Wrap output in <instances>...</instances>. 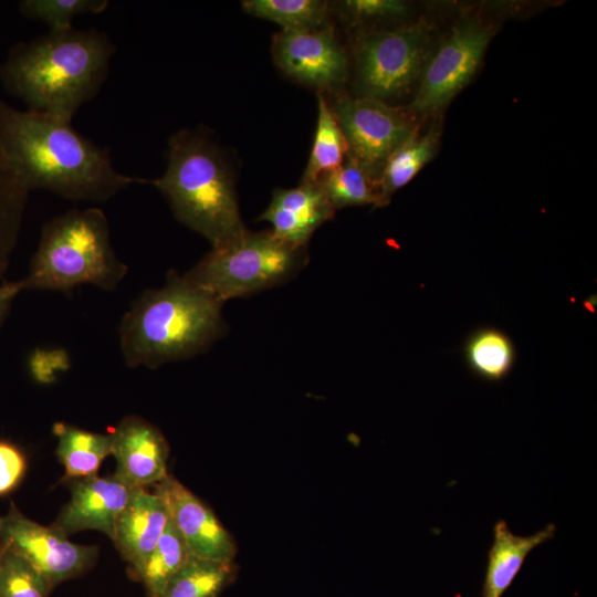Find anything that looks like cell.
Wrapping results in <instances>:
<instances>
[{"label":"cell","instance_id":"obj_10","mask_svg":"<svg viewBox=\"0 0 597 597\" xmlns=\"http://www.w3.org/2000/svg\"><path fill=\"white\" fill-rule=\"evenodd\" d=\"M0 544L23 556L53 587L93 564L97 548L72 543L59 527L41 525L11 503L0 520Z\"/></svg>","mask_w":597,"mask_h":597},{"label":"cell","instance_id":"obj_9","mask_svg":"<svg viewBox=\"0 0 597 597\" xmlns=\"http://www.w3.org/2000/svg\"><path fill=\"white\" fill-rule=\"evenodd\" d=\"M492 34L489 25L475 19L458 23L427 61L411 109L430 113L448 104L478 70Z\"/></svg>","mask_w":597,"mask_h":597},{"label":"cell","instance_id":"obj_23","mask_svg":"<svg viewBox=\"0 0 597 597\" xmlns=\"http://www.w3.org/2000/svg\"><path fill=\"white\" fill-rule=\"evenodd\" d=\"M317 101V125L302 181H316L341 166L348 155V144L331 106L320 93Z\"/></svg>","mask_w":597,"mask_h":597},{"label":"cell","instance_id":"obj_13","mask_svg":"<svg viewBox=\"0 0 597 597\" xmlns=\"http://www.w3.org/2000/svg\"><path fill=\"white\" fill-rule=\"evenodd\" d=\"M135 489L115 474L71 480V499L53 525L66 535L96 530L113 541L117 520Z\"/></svg>","mask_w":597,"mask_h":597},{"label":"cell","instance_id":"obj_15","mask_svg":"<svg viewBox=\"0 0 597 597\" xmlns=\"http://www.w3.org/2000/svg\"><path fill=\"white\" fill-rule=\"evenodd\" d=\"M332 207L316 181H302L290 189H275L259 220L269 222L279 239L306 247L313 232L334 217Z\"/></svg>","mask_w":597,"mask_h":597},{"label":"cell","instance_id":"obj_25","mask_svg":"<svg viewBox=\"0 0 597 597\" xmlns=\"http://www.w3.org/2000/svg\"><path fill=\"white\" fill-rule=\"evenodd\" d=\"M242 7L254 17L277 23L282 30L306 31L327 27V3L320 0H247Z\"/></svg>","mask_w":597,"mask_h":597},{"label":"cell","instance_id":"obj_11","mask_svg":"<svg viewBox=\"0 0 597 597\" xmlns=\"http://www.w3.org/2000/svg\"><path fill=\"white\" fill-rule=\"evenodd\" d=\"M272 53L283 72L307 85L325 88L342 83L347 75L346 54L328 27L281 30L273 38Z\"/></svg>","mask_w":597,"mask_h":597},{"label":"cell","instance_id":"obj_5","mask_svg":"<svg viewBox=\"0 0 597 597\" xmlns=\"http://www.w3.org/2000/svg\"><path fill=\"white\" fill-rule=\"evenodd\" d=\"M128 272L116 255L103 210H70L49 220L27 274L24 290L69 293L84 284L115 290Z\"/></svg>","mask_w":597,"mask_h":597},{"label":"cell","instance_id":"obj_19","mask_svg":"<svg viewBox=\"0 0 597 597\" xmlns=\"http://www.w3.org/2000/svg\"><path fill=\"white\" fill-rule=\"evenodd\" d=\"M463 357L473 375L488 383H499L512 371L516 348L506 333L493 326H484L468 336Z\"/></svg>","mask_w":597,"mask_h":597},{"label":"cell","instance_id":"obj_31","mask_svg":"<svg viewBox=\"0 0 597 597\" xmlns=\"http://www.w3.org/2000/svg\"><path fill=\"white\" fill-rule=\"evenodd\" d=\"M4 274L0 272V326L13 301L23 291L20 280H8Z\"/></svg>","mask_w":597,"mask_h":597},{"label":"cell","instance_id":"obj_8","mask_svg":"<svg viewBox=\"0 0 597 597\" xmlns=\"http://www.w3.org/2000/svg\"><path fill=\"white\" fill-rule=\"evenodd\" d=\"M331 108L348 144V154L375 181L388 157L413 136L406 115L380 100L343 96Z\"/></svg>","mask_w":597,"mask_h":597},{"label":"cell","instance_id":"obj_26","mask_svg":"<svg viewBox=\"0 0 597 597\" xmlns=\"http://www.w3.org/2000/svg\"><path fill=\"white\" fill-rule=\"evenodd\" d=\"M231 574V564L191 555L159 597H218Z\"/></svg>","mask_w":597,"mask_h":597},{"label":"cell","instance_id":"obj_30","mask_svg":"<svg viewBox=\"0 0 597 597\" xmlns=\"http://www.w3.org/2000/svg\"><path fill=\"white\" fill-rule=\"evenodd\" d=\"M347 11L359 19L402 15L406 3L398 0H349L343 2Z\"/></svg>","mask_w":597,"mask_h":597},{"label":"cell","instance_id":"obj_12","mask_svg":"<svg viewBox=\"0 0 597 597\" xmlns=\"http://www.w3.org/2000/svg\"><path fill=\"white\" fill-rule=\"evenodd\" d=\"M155 491L163 498L192 556L231 564L235 543L201 500L169 474L155 485Z\"/></svg>","mask_w":597,"mask_h":597},{"label":"cell","instance_id":"obj_17","mask_svg":"<svg viewBox=\"0 0 597 597\" xmlns=\"http://www.w3.org/2000/svg\"><path fill=\"white\" fill-rule=\"evenodd\" d=\"M553 523L527 536L514 534L504 520L493 527V542L488 552L482 597H502L521 570L528 554L555 536Z\"/></svg>","mask_w":597,"mask_h":597},{"label":"cell","instance_id":"obj_16","mask_svg":"<svg viewBox=\"0 0 597 597\" xmlns=\"http://www.w3.org/2000/svg\"><path fill=\"white\" fill-rule=\"evenodd\" d=\"M169 521L163 498L145 488H136L119 515L113 542L138 575Z\"/></svg>","mask_w":597,"mask_h":597},{"label":"cell","instance_id":"obj_18","mask_svg":"<svg viewBox=\"0 0 597 597\" xmlns=\"http://www.w3.org/2000/svg\"><path fill=\"white\" fill-rule=\"evenodd\" d=\"M56 455L64 468V479L94 475L102 462L112 455V433L92 432L65 422H55Z\"/></svg>","mask_w":597,"mask_h":597},{"label":"cell","instance_id":"obj_24","mask_svg":"<svg viewBox=\"0 0 597 597\" xmlns=\"http://www.w3.org/2000/svg\"><path fill=\"white\" fill-rule=\"evenodd\" d=\"M190 556L181 533L169 517L164 533L137 575L149 597H159Z\"/></svg>","mask_w":597,"mask_h":597},{"label":"cell","instance_id":"obj_7","mask_svg":"<svg viewBox=\"0 0 597 597\" xmlns=\"http://www.w3.org/2000/svg\"><path fill=\"white\" fill-rule=\"evenodd\" d=\"M429 48V31L422 23L360 34L356 64L364 96L380 100L405 92L422 73Z\"/></svg>","mask_w":597,"mask_h":597},{"label":"cell","instance_id":"obj_20","mask_svg":"<svg viewBox=\"0 0 597 597\" xmlns=\"http://www.w3.org/2000/svg\"><path fill=\"white\" fill-rule=\"evenodd\" d=\"M30 191L0 142V272L17 245Z\"/></svg>","mask_w":597,"mask_h":597},{"label":"cell","instance_id":"obj_6","mask_svg":"<svg viewBox=\"0 0 597 597\" xmlns=\"http://www.w3.org/2000/svg\"><path fill=\"white\" fill-rule=\"evenodd\" d=\"M306 262V247L287 243L271 231L245 230L212 248L184 276L224 303L280 285Z\"/></svg>","mask_w":597,"mask_h":597},{"label":"cell","instance_id":"obj_21","mask_svg":"<svg viewBox=\"0 0 597 597\" xmlns=\"http://www.w3.org/2000/svg\"><path fill=\"white\" fill-rule=\"evenodd\" d=\"M316 182L335 210L383 206L375 180L349 154L341 166L322 175Z\"/></svg>","mask_w":597,"mask_h":597},{"label":"cell","instance_id":"obj_14","mask_svg":"<svg viewBox=\"0 0 597 597\" xmlns=\"http://www.w3.org/2000/svg\"><path fill=\"white\" fill-rule=\"evenodd\" d=\"M115 475L133 488L156 485L167 475L168 446L163 433L138 416H127L111 432Z\"/></svg>","mask_w":597,"mask_h":597},{"label":"cell","instance_id":"obj_2","mask_svg":"<svg viewBox=\"0 0 597 597\" xmlns=\"http://www.w3.org/2000/svg\"><path fill=\"white\" fill-rule=\"evenodd\" d=\"M116 46L105 32L70 28L13 45L0 81L28 109L71 123L105 82Z\"/></svg>","mask_w":597,"mask_h":597},{"label":"cell","instance_id":"obj_22","mask_svg":"<svg viewBox=\"0 0 597 597\" xmlns=\"http://www.w3.org/2000/svg\"><path fill=\"white\" fill-rule=\"evenodd\" d=\"M436 147L437 135L433 132L421 138L413 135L388 157L375 181L383 206L430 161Z\"/></svg>","mask_w":597,"mask_h":597},{"label":"cell","instance_id":"obj_3","mask_svg":"<svg viewBox=\"0 0 597 597\" xmlns=\"http://www.w3.org/2000/svg\"><path fill=\"white\" fill-rule=\"evenodd\" d=\"M222 305L171 270L166 283L144 291L124 314L119 347L130 368H157L207 350L223 332Z\"/></svg>","mask_w":597,"mask_h":597},{"label":"cell","instance_id":"obj_32","mask_svg":"<svg viewBox=\"0 0 597 597\" xmlns=\"http://www.w3.org/2000/svg\"><path fill=\"white\" fill-rule=\"evenodd\" d=\"M0 520H1V516H0Z\"/></svg>","mask_w":597,"mask_h":597},{"label":"cell","instance_id":"obj_4","mask_svg":"<svg viewBox=\"0 0 597 597\" xmlns=\"http://www.w3.org/2000/svg\"><path fill=\"white\" fill-rule=\"evenodd\" d=\"M149 182L167 199L176 219L212 248L247 230L230 166L218 145L199 130L182 129L169 138L166 170Z\"/></svg>","mask_w":597,"mask_h":597},{"label":"cell","instance_id":"obj_27","mask_svg":"<svg viewBox=\"0 0 597 597\" xmlns=\"http://www.w3.org/2000/svg\"><path fill=\"white\" fill-rule=\"evenodd\" d=\"M51 588L23 556L0 544V597H48Z\"/></svg>","mask_w":597,"mask_h":597},{"label":"cell","instance_id":"obj_28","mask_svg":"<svg viewBox=\"0 0 597 597\" xmlns=\"http://www.w3.org/2000/svg\"><path fill=\"white\" fill-rule=\"evenodd\" d=\"M109 6L107 0H23L20 13L45 23L49 31L73 28L72 21L83 14H100Z\"/></svg>","mask_w":597,"mask_h":597},{"label":"cell","instance_id":"obj_29","mask_svg":"<svg viewBox=\"0 0 597 597\" xmlns=\"http://www.w3.org/2000/svg\"><path fill=\"white\" fill-rule=\"evenodd\" d=\"M25 468L23 453L14 444L0 441V495L10 492L20 483Z\"/></svg>","mask_w":597,"mask_h":597},{"label":"cell","instance_id":"obj_1","mask_svg":"<svg viewBox=\"0 0 597 597\" xmlns=\"http://www.w3.org/2000/svg\"><path fill=\"white\" fill-rule=\"evenodd\" d=\"M0 142L29 191L104 202L145 180L118 171L103 148L65 123L0 100Z\"/></svg>","mask_w":597,"mask_h":597}]
</instances>
